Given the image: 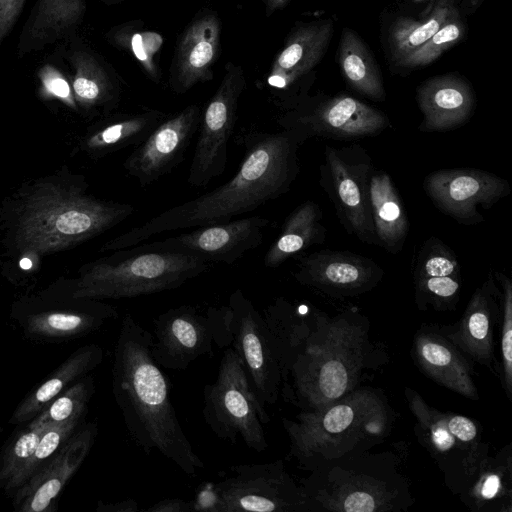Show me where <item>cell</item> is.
<instances>
[{"label":"cell","mask_w":512,"mask_h":512,"mask_svg":"<svg viewBox=\"0 0 512 512\" xmlns=\"http://www.w3.org/2000/svg\"><path fill=\"white\" fill-rule=\"evenodd\" d=\"M303 142L290 130L249 133L244 158L229 181L161 212L110 240L103 249H124L160 233L228 222L280 197L298 175L297 151Z\"/></svg>","instance_id":"1"},{"label":"cell","mask_w":512,"mask_h":512,"mask_svg":"<svg viewBox=\"0 0 512 512\" xmlns=\"http://www.w3.org/2000/svg\"><path fill=\"white\" fill-rule=\"evenodd\" d=\"M152 343V333L126 314L114 350L113 395L130 436L147 455L158 451L195 476L204 463L177 417L169 380L152 356Z\"/></svg>","instance_id":"2"},{"label":"cell","mask_w":512,"mask_h":512,"mask_svg":"<svg viewBox=\"0 0 512 512\" xmlns=\"http://www.w3.org/2000/svg\"><path fill=\"white\" fill-rule=\"evenodd\" d=\"M198 256L148 244L118 249L88 267L74 299H121L176 289L209 269Z\"/></svg>","instance_id":"3"},{"label":"cell","mask_w":512,"mask_h":512,"mask_svg":"<svg viewBox=\"0 0 512 512\" xmlns=\"http://www.w3.org/2000/svg\"><path fill=\"white\" fill-rule=\"evenodd\" d=\"M290 439V453L300 464L320 457L340 455L357 443L383 434L386 413L381 402L367 392L299 414L296 421L283 419Z\"/></svg>","instance_id":"4"},{"label":"cell","mask_w":512,"mask_h":512,"mask_svg":"<svg viewBox=\"0 0 512 512\" xmlns=\"http://www.w3.org/2000/svg\"><path fill=\"white\" fill-rule=\"evenodd\" d=\"M348 331L347 327H334L325 342L310 334L288 373L292 382L283 389L293 402L317 409L340 399L351 389L361 350L357 338Z\"/></svg>","instance_id":"5"},{"label":"cell","mask_w":512,"mask_h":512,"mask_svg":"<svg viewBox=\"0 0 512 512\" xmlns=\"http://www.w3.org/2000/svg\"><path fill=\"white\" fill-rule=\"evenodd\" d=\"M202 411L206 424L218 438L235 443L240 437L257 452L268 447L263 428L269 422L268 413L231 347L223 354L215 382L204 388Z\"/></svg>","instance_id":"6"},{"label":"cell","mask_w":512,"mask_h":512,"mask_svg":"<svg viewBox=\"0 0 512 512\" xmlns=\"http://www.w3.org/2000/svg\"><path fill=\"white\" fill-rule=\"evenodd\" d=\"M213 492L207 510L216 512H290L307 504L304 490L296 486L281 460L231 466Z\"/></svg>","instance_id":"7"},{"label":"cell","mask_w":512,"mask_h":512,"mask_svg":"<svg viewBox=\"0 0 512 512\" xmlns=\"http://www.w3.org/2000/svg\"><path fill=\"white\" fill-rule=\"evenodd\" d=\"M134 213L131 204L106 202L84 195L44 203L26 220V236L33 244L52 247L93 237Z\"/></svg>","instance_id":"8"},{"label":"cell","mask_w":512,"mask_h":512,"mask_svg":"<svg viewBox=\"0 0 512 512\" xmlns=\"http://www.w3.org/2000/svg\"><path fill=\"white\" fill-rule=\"evenodd\" d=\"M245 87L240 67L227 65L225 75L200 117L198 138L191 161L188 183L205 187L223 174L228 161V144L237 119L238 102Z\"/></svg>","instance_id":"9"},{"label":"cell","mask_w":512,"mask_h":512,"mask_svg":"<svg viewBox=\"0 0 512 512\" xmlns=\"http://www.w3.org/2000/svg\"><path fill=\"white\" fill-rule=\"evenodd\" d=\"M228 305L232 310L231 348L262 405L274 404L282 379L262 314L240 289L230 295Z\"/></svg>","instance_id":"10"},{"label":"cell","mask_w":512,"mask_h":512,"mask_svg":"<svg viewBox=\"0 0 512 512\" xmlns=\"http://www.w3.org/2000/svg\"><path fill=\"white\" fill-rule=\"evenodd\" d=\"M361 148L326 146V178L329 194L349 232L368 244H379L369 201L371 163Z\"/></svg>","instance_id":"11"},{"label":"cell","mask_w":512,"mask_h":512,"mask_svg":"<svg viewBox=\"0 0 512 512\" xmlns=\"http://www.w3.org/2000/svg\"><path fill=\"white\" fill-rule=\"evenodd\" d=\"M278 123L304 141L316 136L338 140L374 136L389 126L385 114L346 95L333 97L313 108H293Z\"/></svg>","instance_id":"12"},{"label":"cell","mask_w":512,"mask_h":512,"mask_svg":"<svg viewBox=\"0 0 512 512\" xmlns=\"http://www.w3.org/2000/svg\"><path fill=\"white\" fill-rule=\"evenodd\" d=\"M423 186L439 210L465 225L483 221L477 206L488 209L511 192L505 179L469 168L432 172Z\"/></svg>","instance_id":"13"},{"label":"cell","mask_w":512,"mask_h":512,"mask_svg":"<svg viewBox=\"0 0 512 512\" xmlns=\"http://www.w3.org/2000/svg\"><path fill=\"white\" fill-rule=\"evenodd\" d=\"M200 117L197 105L165 117L125 160L128 175L146 187L170 173L182 161L198 130Z\"/></svg>","instance_id":"14"},{"label":"cell","mask_w":512,"mask_h":512,"mask_svg":"<svg viewBox=\"0 0 512 512\" xmlns=\"http://www.w3.org/2000/svg\"><path fill=\"white\" fill-rule=\"evenodd\" d=\"M152 356L161 368L185 370L197 358L213 355L207 314L191 305L170 308L153 320Z\"/></svg>","instance_id":"15"},{"label":"cell","mask_w":512,"mask_h":512,"mask_svg":"<svg viewBox=\"0 0 512 512\" xmlns=\"http://www.w3.org/2000/svg\"><path fill=\"white\" fill-rule=\"evenodd\" d=\"M269 220L251 216L228 222L197 227L187 233L154 241V247L184 252L207 260L233 264L263 241Z\"/></svg>","instance_id":"16"},{"label":"cell","mask_w":512,"mask_h":512,"mask_svg":"<svg viewBox=\"0 0 512 512\" xmlns=\"http://www.w3.org/2000/svg\"><path fill=\"white\" fill-rule=\"evenodd\" d=\"M96 435L95 422L80 427L52 461L14 493L15 510L54 511L65 486L89 454Z\"/></svg>","instance_id":"17"},{"label":"cell","mask_w":512,"mask_h":512,"mask_svg":"<svg viewBox=\"0 0 512 512\" xmlns=\"http://www.w3.org/2000/svg\"><path fill=\"white\" fill-rule=\"evenodd\" d=\"M382 275L383 270L371 259L328 250L301 257L294 273L303 285L344 294L368 290Z\"/></svg>","instance_id":"18"},{"label":"cell","mask_w":512,"mask_h":512,"mask_svg":"<svg viewBox=\"0 0 512 512\" xmlns=\"http://www.w3.org/2000/svg\"><path fill=\"white\" fill-rule=\"evenodd\" d=\"M118 317L114 306L83 299L68 309H40L16 315L23 334L37 342L58 343L84 337Z\"/></svg>","instance_id":"19"},{"label":"cell","mask_w":512,"mask_h":512,"mask_svg":"<svg viewBox=\"0 0 512 512\" xmlns=\"http://www.w3.org/2000/svg\"><path fill=\"white\" fill-rule=\"evenodd\" d=\"M417 102L423 114L420 130L445 131L470 118L475 97L465 80L444 75L424 82L417 91Z\"/></svg>","instance_id":"20"},{"label":"cell","mask_w":512,"mask_h":512,"mask_svg":"<svg viewBox=\"0 0 512 512\" xmlns=\"http://www.w3.org/2000/svg\"><path fill=\"white\" fill-rule=\"evenodd\" d=\"M221 25L215 15H204L184 32L177 53L174 89L183 93L199 82L209 81L220 44Z\"/></svg>","instance_id":"21"},{"label":"cell","mask_w":512,"mask_h":512,"mask_svg":"<svg viewBox=\"0 0 512 512\" xmlns=\"http://www.w3.org/2000/svg\"><path fill=\"white\" fill-rule=\"evenodd\" d=\"M329 21L311 23L298 28L277 55L267 85L274 91L287 92L322 58L331 38Z\"/></svg>","instance_id":"22"},{"label":"cell","mask_w":512,"mask_h":512,"mask_svg":"<svg viewBox=\"0 0 512 512\" xmlns=\"http://www.w3.org/2000/svg\"><path fill=\"white\" fill-rule=\"evenodd\" d=\"M103 360V350L88 344L74 351L49 377L35 387L16 407L9 423H28L55 398L94 370Z\"/></svg>","instance_id":"23"},{"label":"cell","mask_w":512,"mask_h":512,"mask_svg":"<svg viewBox=\"0 0 512 512\" xmlns=\"http://www.w3.org/2000/svg\"><path fill=\"white\" fill-rule=\"evenodd\" d=\"M85 9V0H36L20 36L18 55L68 37L81 23Z\"/></svg>","instance_id":"24"},{"label":"cell","mask_w":512,"mask_h":512,"mask_svg":"<svg viewBox=\"0 0 512 512\" xmlns=\"http://www.w3.org/2000/svg\"><path fill=\"white\" fill-rule=\"evenodd\" d=\"M369 201L374 231L379 245L391 253L400 251L409 230V221L387 173L371 172Z\"/></svg>","instance_id":"25"},{"label":"cell","mask_w":512,"mask_h":512,"mask_svg":"<svg viewBox=\"0 0 512 512\" xmlns=\"http://www.w3.org/2000/svg\"><path fill=\"white\" fill-rule=\"evenodd\" d=\"M278 361L281 379L286 380L310 336L308 322L286 299L277 298L261 313Z\"/></svg>","instance_id":"26"},{"label":"cell","mask_w":512,"mask_h":512,"mask_svg":"<svg viewBox=\"0 0 512 512\" xmlns=\"http://www.w3.org/2000/svg\"><path fill=\"white\" fill-rule=\"evenodd\" d=\"M416 356L420 366L435 381L466 397H477L467 363L442 338L427 334L419 336Z\"/></svg>","instance_id":"27"},{"label":"cell","mask_w":512,"mask_h":512,"mask_svg":"<svg viewBox=\"0 0 512 512\" xmlns=\"http://www.w3.org/2000/svg\"><path fill=\"white\" fill-rule=\"evenodd\" d=\"M321 211L312 201H306L286 218L281 232L267 250L263 263L266 268H277L289 257L324 240Z\"/></svg>","instance_id":"28"},{"label":"cell","mask_w":512,"mask_h":512,"mask_svg":"<svg viewBox=\"0 0 512 512\" xmlns=\"http://www.w3.org/2000/svg\"><path fill=\"white\" fill-rule=\"evenodd\" d=\"M339 62L348 83L358 92L382 101L385 90L379 70L361 39L349 29L342 32Z\"/></svg>","instance_id":"29"},{"label":"cell","mask_w":512,"mask_h":512,"mask_svg":"<svg viewBox=\"0 0 512 512\" xmlns=\"http://www.w3.org/2000/svg\"><path fill=\"white\" fill-rule=\"evenodd\" d=\"M165 117V114L158 110L118 116L94 132L88 145L93 150L102 152L116 151L130 146L136 147Z\"/></svg>","instance_id":"30"},{"label":"cell","mask_w":512,"mask_h":512,"mask_svg":"<svg viewBox=\"0 0 512 512\" xmlns=\"http://www.w3.org/2000/svg\"><path fill=\"white\" fill-rule=\"evenodd\" d=\"M457 11L453 0H438L430 14L421 20L399 18L392 26L389 43L392 56L398 63L430 39Z\"/></svg>","instance_id":"31"},{"label":"cell","mask_w":512,"mask_h":512,"mask_svg":"<svg viewBox=\"0 0 512 512\" xmlns=\"http://www.w3.org/2000/svg\"><path fill=\"white\" fill-rule=\"evenodd\" d=\"M490 324L489 298L485 291L480 289L471 299L460 328L452 339L477 361L489 362L492 354Z\"/></svg>","instance_id":"32"},{"label":"cell","mask_w":512,"mask_h":512,"mask_svg":"<svg viewBox=\"0 0 512 512\" xmlns=\"http://www.w3.org/2000/svg\"><path fill=\"white\" fill-rule=\"evenodd\" d=\"M74 68L72 89L77 99L89 106L105 104L114 97V86L97 59L84 50L69 56Z\"/></svg>","instance_id":"33"},{"label":"cell","mask_w":512,"mask_h":512,"mask_svg":"<svg viewBox=\"0 0 512 512\" xmlns=\"http://www.w3.org/2000/svg\"><path fill=\"white\" fill-rule=\"evenodd\" d=\"M84 419H75L63 423L53 424L45 430L40 441L26 461L4 490L15 493L33 476L42 470L61 451L68 440L80 428Z\"/></svg>","instance_id":"34"},{"label":"cell","mask_w":512,"mask_h":512,"mask_svg":"<svg viewBox=\"0 0 512 512\" xmlns=\"http://www.w3.org/2000/svg\"><path fill=\"white\" fill-rule=\"evenodd\" d=\"M94 391V378L88 374L55 398L33 419L46 424L84 419Z\"/></svg>","instance_id":"35"},{"label":"cell","mask_w":512,"mask_h":512,"mask_svg":"<svg viewBox=\"0 0 512 512\" xmlns=\"http://www.w3.org/2000/svg\"><path fill=\"white\" fill-rule=\"evenodd\" d=\"M53 424L32 419L25 429L17 433L0 454V488L7 484L24 466L35 451L42 434Z\"/></svg>","instance_id":"36"},{"label":"cell","mask_w":512,"mask_h":512,"mask_svg":"<svg viewBox=\"0 0 512 512\" xmlns=\"http://www.w3.org/2000/svg\"><path fill=\"white\" fill-rule=\"evenodd\" d=\"M464 34V23L460 19L458 11H455L430 39L398 64L405 67L428 65L444 51L458 43Z\"/></svg>","instance_id":"37"},{"label":"cell","mask_w":512,"mask_h":512,"mask_svg":"<svg viewBox=\"0 0 512 512\" xmlns=\"http://www.w3.org/2000/svg\"><path fill=\"white\" fill-rule=\"evenodd\" d=\"M112 38L119 46H124L131 50L152 79H158V70L153 57L163 42L159 34L154 32L128 34L126 29H122L116 31Z\"/></svg>","instance_id":"38"},{"label":"cell","mask_w":512,"mask_h":512,"mask_svg":"<svg viewBox=\"0 0 512 512\" xmlns=\"http://www.w3.org/2000/svg\"><path fill=\"white\" fill-rule=\"evenodd\" d=\"M410 406L419 422L429 432L433 445L441 452L457 446L456 438L449 432L445 415L430 409L415 393H410Z\"/></svg>","instance_id":"39"},{"label":"cell","mask_w":512,"mask_h":512,"mask_svg":"<svg viewBox=\"0 0 512 512\" xmlns=\"http://www.w3.org/2000/svg\"><path fill=\"white\" fill-rule=\"evenodd\" d=\"M498 275L504 289L501 350L504 380L507 393L510 395L512 384V285L505 275L501 273Z\"/></svg>","instance_id":"40"},{"label":"cell","mask_w":512,"mask_h":512,"mask_svg":"<svg viewBox=\"0 0 512 512\" xmlns=\"http://www.w3.org/2000/svg\"><path fill=\"white\" fill-rule=\"evenodd\" d=\"M44 92L74 106L72 87L66 77L53 65L45 64L38 71Z\"/></svg>","instance_id":"41"},{"label":"cell","mask_w":512,"mask_h":512,"mask_svg":"<svg viewBox=\"0 0 512 512\" xmlns=\"http://www.w3.org/2000/svg\"><path fill=\"white\" fill-rule=\"evenodd\" d=\"M418 291L443 300L455 298L459 292V275L425 277L416 279Z\"/></svg>","instance_id":"42"},{"label":"cell","mask_w":512,"mask_h":512,"mask_svg":"<svg viewBox=\"0 0 512 512\" xmlns=\"http://www.w3.org/2000/svg\"><path fill=\"white\" fill-rule=\"evenodd\" d=\"M207 316L211 322L214 344L218 347L231 346L232 342V310L227 304L219 308L209 307Z\"/></svg>","instance_id":"43"},{"label":"cell","mask_w":512,"mask_h":512,"mask_svg":"<svg viewBox=\"0 0 512 512\" xmlns=\"http://www.w3.org/2000/svg\"><path fill=\"white\" fill-rule=\"evenodd\" d=\"M379 503L380 501L369 492L356 490L341 500L342 507L339 509L346 512H372L378 510Z\"/></svg>","instance_id":"44"},{"label":"cell","mask_w":512,"mask_h":512,"mask_svg":"<svg viewBox=\"0 0 512 512\" xmlns=\"http://www.w3.org/2000/svg\"><path fill=\"white\" fill-rule=\"evenodd\" d=\"M26 0H0V44L18 20Z\"/></svg>","instance_id":"45"},{"label":"cell","mask_w":512,"mask_h":512,"mask_svg":"<svg viewBox=\"0 0 512 512\" xmlns=\"http://www.w3.org/2000/svg\"><path fill=\"white\" fill-rule=\"evenodd\" d=\"M446 424L449 432L464 443L471 442L477 435V428L474 422L462 415H445Z\"/></svg>","instance_id":"46"},{"label":"cell","mask_w":512,"mask_h":512,"mask_svg":"<svg viewBox=\"0 0 512 512\" xmlns=\"http://www.w3.org/2000/svg\"><path fill=\"white\" fill-rule=\"evenodd\" d=\"M197 507L189 501L179 498L163 499L145 509L147 512H190Z\"/></svg>","instance_id":"47"},{"label":"cell","mask_w":512,"mask_h":512,"mask_svg":"<svg viewBox=\"0 0 512 512\" xmlns=\"http://www.w3.org/2000/svg\"><path fill=\"white\" fill-rule=\"evenodd\" d=\"M96 510L98 512H138L139 506L137 501L132 498H127L115 503L98 502Z\"/></svg>","instance_id":"48"},{"label":"cell","mask_w":512,"mask_h":512,"mask_svg":"<svg viewBox=\"0 0 512 512\" xmlns=\"http://www.w3.org/2000/svg\"><path fill=\"white\" fill-rule=\"evenodd\" d=\"M500 488V477L496 474H491L482 483L480 494L484 499H491L497 495Z\"/></svg>","instance_id":"49"},{"label":"cell","mask_w":512,"mask_h":512,"mask_svg":"<svg viewBox=\"0 0 512 512\" xmlns=\"http://www.w3.org/2000/svg\"><path fill=\"white\" fill-rule=\"evenodd\" d=\"M289 0H265L267 14H271L277 9L282 8Z\"/></svg>","instance_id":"50"},{"label":"cell","mask_w":512,"mask_h":512,"mask_svg":"<svg viewBox=\"0 0 512 512\" xmlns=\"http://www.w3.org/2000/svg\"><path fill=\"white\" fill-rule=\"evenodd\" d=\"M19 265H20V267H21L22 269H24V270H28V269H30V268L32 267V262H31V260H30V259H28V258H23V259H21V261H20V264H19Z\"/></svg>","instance_id":"51"},{"label":"cell","mask_w":512,"mask_h":512,"mask_svg":"<svg viewBox=\"0 0 512 512\" xmlns=\"http://www.w3.org/2000/svg\"><path fill=\"white\" fill-rule=\"evenodd\" d=\"M472 5H477L481 0H469Z\"/></svg>","instance_id":"52"},{"label":"cell","mask_w":512,"mask_h":512,"mask_svg":"<svg viewBox=\"0 0 512 512\" xmlns=\"http://www.w3.org/2000/svg\"><path fill=\"white\" fill-rule=\"evenodd\" d=\"M420 1V0H419Z\"/></svg>","instance_id":"53"}]
</instances>
